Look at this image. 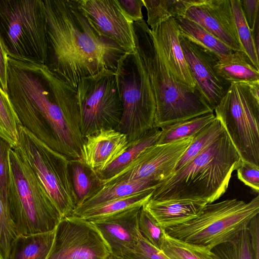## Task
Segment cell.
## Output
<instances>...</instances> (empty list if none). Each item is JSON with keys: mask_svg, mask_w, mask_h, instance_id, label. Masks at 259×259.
Instances as JSON below:
<instances>
[{"mask_svg": "<svg viewBox=\"0 0 259 259\" xmlns=\"http://www.w3.org/2000/svg\"><path fill=\"white\" fill-rule=\"evenodd\" d=\"M47 17L45 65L59 80L75 89L83 79L104 70L116 72L127 52L100 35L78 0H44Z\"/></svg>", "mask_w": 259, "mask_h": 259, "instance_id": "1", "label": "cell"}, {"mask_svg": "<svg viewBox=\"0 0 259 259\" xmlns=\"http://www.w3.org/2000/svg\"><path fill=\"white\" fill-rule=\"evenodd\" d=\"M6 93L21 125L53 150L79 158L84 138L67 121L45 65L8 57Z\"/></svg>", "mask_w": 259, "mask_h": 259, "instance_id": "2", "label": "cell"}, {"mask_svg": "<svg viewBox=\"0 0 259 259\" xmlns=\"http://www.w3.org/2000/svg\"><path fill=\"white\" fill-rule=\"evenodd\" d=\"M241 161L224 131L211 144L156 188L151 198L213 203L225 193L232 172Z\"/></svg>", "mask_w": 259, "mask_h": 259, "instance_id": "3", "label": "cell"}, {"mask_svg": "<svg viewBox=\"0 0 259 259\" xmlns=\"http://www.w3.org/2000/svg\"><path fill=\"white\" fill-rule=\"evenodd\" d=\"M136 50L147 71L154 95V127L162 128L213 110L198 88L177 81L156 51L151 29L143 19L134 22Z\"/></svg>", "mask_w": 259, "mask_h": 259, "instance_id": "4", "label": "cell"}, {"mask_svg": "<svg viewBox=\"0 0 259 259\" xmlns=\"http://www.w3.org/2000/svg\"><path fill=\"white\" fill-rule=\"evenodd\" d=\"M7 205L19 234L54 230L62 219L57 208L20 151H9Z\"/></svg>", "mask_w": 259, "mask_h": 259, "instance_id": "5", "label": "cell"}, {"mask_svg": "<svg viewBox=\"0 0 259 259\" xmlns=\"http://www.w3.org/2000/svg\"><path fill=\"white\" fill-rule=\"evenodd\" d=\"M259 214V196L248 202L236 199L205 204L194 219L165 230L168 235L211 251L233 240Z\"/></svg>", "mask_w": 259, "mask_h": 259, "instance_id": "6", "label": "cell"}, {"mask_svg": "<svg viewBox=\"0 0 259 259\" xmlns=\"http://www.w3.org/2000/svg\"><path fill=\"white\" fill-rule=\"evenodd\" d=\"M46 30L44 0H0V37L8 57L45 65Z\"/></svg>", "mask_w": 259, "mask_h": 259, "instance_id": "7", "label": "cell"}, {"mask_svg": "<svg viewBox=\"0 0 259 259\" xmlns=\"http://www.w3.org/2000/svg\"><path fill=\"white\" fill-rule=\"evenodd\" d=\"M259 81L232 82L213 111L241 160L259 167Z\"/></svg>", "mask_w": 259, "mask_h": 259, "instance_id": "8", "label": "cell"}, {"mask_svg": "<svg viewBox=\"0 0 259 259\" xmlns=\"http://www.w3.org/2000/svg\"><path fill=\"white\" fill-rule=\"evenodd\" d=\"M116 74L122 115L115 130L124 134L131 143L154 127L155 99L147 71L136 49L120 58Z\"/></svg>", "mask_w": 259, "mask_h": 259, "instance_id": "9", "label": "cell"}, {"mask_svg": "<svg viewBox=\"0 0 259 259\" xmlns=\"http://www.w3.org/2000/svg\"><path fill=\"white\" fill-rule=\"evenodd\" d=\"M15 146L48 194L62 218L70 216L76 206L69 170V158L55 151L25 127L18 126Z\"/></svg>", "mask_w": 259, "mask_h": 259, "instance_id": "10", "label": "cell"}, {"mask_svg": "<svg viewBox=\"0 0 259 259\" xmlns=\"http://www.w3.org/2000/svg\"><path fill=\"white\" fill-rule=\"evenodd\" d=\"M82 136L115 129L122 115L116 72L104 70L82 79L73 88Z\"/></svg>", "mask_w": 259, "mask_h": 259, "instance_id": "11", "label": "cell"}, {"mask_svg": "<svg viewBox=\"0 0 259 259\" xmlns=\"http://www.w3.org/2000/svg\"><path fill=\"white\" fill-rule=\"evenodd\" d=\"M111 253L94 224L78 217L62 218L56 228L48 259H108Z\"/></svg>", "mask_w": 259, "mask_h": 259, "instance_id": "12", "label": "cell"}, {"mask_svg": "<svg viewBox=\"0 0 259 259\" xmlns=\"http://www.w3.org/2000/svg\"><path fill=\"white\" fill-rule=\"evenodd\" d=\"M193 137L164 144H154L144 150L127 167L101 185L120 181L149 180L162 184L173 174Z\"/></svg>", "mask_w": 259, "mask_h": 259, "instance_id": "13", "label": "cell"}, {"mask_svg": "<svg viewBox=\"0 0 259 259\" xmlns=\"http://www.w3.org/2000/svg\"><path fill=\"white\" fill-rule=\"evenodd\" d=\"M79 5L98 33L117 44L127 53L136 51L132 21L117 0H78Z\"/></svg>", "mask_w": 259, "mask_h": 259, "instance_id": "14", "label": "cell"}, {"mask_svg": "<svg viewBox=\"0 0 259 259\" xmlns=\"http://www.w3.org/2000/svg\"><path fill=\"white\" fill-rule=\"evenodd\" d=\"M180 43L185 58L200 93L214 110L226 93L230 83L217 72L215 66L220 59L216 54L180 34Z\"/></svg>", "mask_w": 259, "mask_h": 259, "instance_id": "15", "label": "cell"}, {"mask_svg": "<svg viewBox=\"0 0 259 259\" xmlns=\"http://www.w3.org/2000/svg\"><path fill=\"white\" fill-rule=\"evenodd\" d=\"M185 17L203 27L233 51H243L238 36L230 0H199Z\"/></svg>", "mask_w": 259, "mask_h": 259, "instance_id": "16", "label": "cell"}, {"mask_svg": "<svg viewBox=\"0 0 259 259\" xmlns=\"http://www.w3.org/2000/svg\"><path fill=\"white\" fill-rule=\"evenodd\" d=\"M151 31L156 51L171 75L179 82L197 88L180 43V33L175 18L160 23Z\"/></svg>", "mask_w": 259, "mask_h": 259, "instance_id": "17", "label": "cell"}, {"mask_svg": "<svg viewBox=\"0 0 259 259\" xmlns=\"http://www.w3.org/2000/svg\"><path fill=\"white\" fill-rule=\"evenodd\" d=\"M142 207H133L91 222L100 232L111 255L120 257L137 244L141 236L138 221Z\"/></svg>", "mask_w": 259, "mask_h": 259, "instance_id": "18", "label": "cell"}, {"mask_svg": "<svg viewBox=\"0 0 259 259\" xmlns=\"http://www.w3.org/2000/svg\"><path fill=\"white\" fill-rule=\"evenodd\" d=\"M128 146L124 134L115 129H102L84 138L78 159L98 172L116 160Z\"/></svg>", "mask_w": 259, "mask_h": 259, "instance_id": "19", "label": "cell"}, {"mask_svg": "<svg viewBox=\"0 0 259 259\" xmlns=\"http://www.w3.org/2000/svg\"><path fill=\"white\" fill-rule=\"evenodd\" d=\"M206 203L190 200H156L151 198L143 205L164 230L195 218Z\"/></svg>", "mask_w": 259, "mask_h": 259, "instance_id": "20", "label": "cell"}, {"mask_svg": "<svg viewBox=\"0 0 259 259\" xmlns=\"http://www.w3.org/2000/svg\"><path fill=\"white\" fill-rule=\"evenodd\" d=\"M160 184L149 180L120 181L101 185L98 190L80 205L75 208L70 216L97 205L144 190L155 189Z\"/></svg>", "mask_w": 259, "mask_h": 259, "instance_id": "21", "label": "cell"}, {"mask_svg": "<svg viewBox=\"0 0 259 259\" xmlns=\"http://www.w3.org/2000/svg\"><path fill=\"white\" fill-rule=\"evenodd\" d=\"M55 233L56 228L43 233L19 234L12 242L8 259H48Z\"/></svg>", "mask_w": 259, "mask_h": 259, "instance_id": "22", "label": "cell"}, {"mask_svg": "<svg viewBox=\"0 0 259 259\" xmlns=\"http://www.w3.org/2000/svg\"><path fill=\"white\" fill-rule=\"evenodd\" d=\"M214 68L218 74L230 83L259 81V69L243 51H233L220 58Z\"/></svg>", "mask_w": 259, "mask_h": 259, "instance_id": "23", "label": "cell"}, {"mask_svg": "<svg viewBox=\"0 0 259 259\" xmlns=\"http://www.w3.org/2000/svg\"><path fill=\"white\" fill-rule=\"evenodd\" d=\"M155 189H149L112 200L85 209L72 217L94 222L128 209L143 206Z\"/></svg>", "mask_w": 259, "mask_h": 259, "instance_id": "24", "label": "cell"}, {"mask_svg": "<svg viewBox=\"0 0 259 259\" xmlns=\"http://www.w3.org/2000/svg\"><path fill=\"white\" fill-rule=\"evenodd\" d=\"M161 134V128L153 127L138 140L129 143L126 150L103 170L96 172L100 182L111 178L131 164L147 147L156 144Z\"/></svg>", "mask_w": 259, "mask_h": 259, "instance_id": "25", "label": "cell"}, {"mask_svg": "<svg viewBox=\"0 0 259 259\" xmlns=\"http://www.w3.org/2000/svg\"><path fill=\"white\" fill-rule=\"evenodd\" d=\"M181 35L191 42L209 50L220 58L233 51L198 23L185 17L175 18Z\"/></svg>", "mask_w": 259, "mask_h": 259, "instance_id": "26", "label": "cell"}, {"mask_svg": "<svg viewBox=\"0 0 259 259\" xmlns=\"http://www.w3.org/2000/svg\"><path fill=\"white\" fill-rule=\"evenodd\" d=\"M150 29L170 18L185 17L188 9L199 0H143Z\"/></svg>", "mask_w": 259, "mask_h": 259, "instance_id": "27", "label": "cell"}, {"mask_svg": "<svg viewBox=\"0 0 259 259\" xmlns=\"http://www.w3.org/2000/svg\"><path fill=\"white\" fill-rule=\"evenodd\" d=\"M69 170L77 207L92 195L101 185L97 174L78 159H69Z\"/></svg>", "mask_w": 259, "mask_h": 259, "instance_id": "28", "label": "cell"}, {"mask_svg": "<svg viewBox=\"0 0 259 259\" xmlns=\"http://www.w3.org/2000/svg\"><path fill=\"white\" fill-rule=\"evenodd\" d=\"M215 118L213 112L208 113L163 127L157 144H167L193 137Z\"/></svg>", "mask_w": 259, "mask_h": 259, "instance_id": "29", "label": "cell"}, {"mask_svg": "<svg viewBox=\"0 0 259 259\" xmlns=\"http://www.w3.org/2000/svg\"><path fill=\"white\" fill-rule=\"evenodd\" d=\"M224 131L219 120L215 118L193 136L188 147L177 163L174 171L180 168L211 144Z\"/></svg>", "mask_w": 259, "mask_h": 259, "instance_id": "30", "label": "cell"}, {"mask_svg": "<svg viewBox=\"0 0 259 259\" xmlns=\"http://www.w3.org/2000/svg\"><path fill=\"white\" fill-rule=\"evenodd\" d=\"M161 250L169 259H218L211 251L164 234Z\"/></svg>", "mask_w": 259, "mask_h": 259, "instance_id": "31", "label": "cell"}, {"mask_svg": "<svg viewBox=\"0 0 259 259\" xmlns=\"http://www.w3.org/2000/svg\"><path fill=\"white\" fill-rule=\"evenodd\" d=\"M230 2L241 47L254 66L259 69L258 54L255 49L252 32L245 19L240 0H230Z\"/></svg>", "mask_w": 259, "mask_h": 259, "instance_id": "32", "label": "cell"}, {"mask_svg": "<svg viewBox=\"0 0 259 259\" xmlns=\"http://www.w3.org/2000/svg\"><path fill=\"white\" fill-rule=\"evenodd\" d=\"M20 125L7 93L0 88V137L8 141L12 147L18 143V128Z\"/></svg>", "mask_w": 259, "mask_h": 259, "instance_id": "33", "label": "cell"}, {"mask_svg": "<svg viewBox=\"0 0 259 259\" xmlns=\"http://www.w3.org/2000/svg\"><path fill=\"white\" fill-rule=\"evenodd\" d=\"M211 251L218 259H253L247 228L232 241L221 244Z\"/></svg>", "mask_w": 259, "mask_h": 259, "instance_id": "34", "label": "cell"}, {"mask_svg": "<svg viewBox=\"0 0 259 259\" xmlns=\"http://www.w3.org/2000/svg\"><path fill=\"white\" fill-rule=\"evenodd\" d=\"M18 235L7 202L0 194V259H8L12 242Z\"/></svg>", "mask_w": 259, "mask_h": 259, "instance_id": "35", "label": "cell"}, {"mask_svg": "<svg viewBox=\"0 0 259 259\" xmlns=\"http://www.w3.org/2000/svg\"><path fill=\"white\" fill-rule=\"evenodd\" d=\"M138 226L141 235L153 246L161 250L165 231L143 206L140 211Z\"/></svg>", "mask_w": 259, "mask_h": 259, "instance_id": "36", "label": "cell"}, {"mask_svg": "<svg viewBox=\"0 0 259 259\" xmlns=\"http://www.w3.org/2000/svg\"><path fill=\"white\" fill-rule=\"evenodd\" d=\"M118 258L120 259H169L161 250L151 244L142 235L133 250Z\"/></svg>", "mask_w": 259, "mask_h": 259, "instance_id": "37", "label": "cell"}, {"mask_svg": "<svg viewBox=\"0 0 259 259\" xmlns=\"http://www.w3.org/2000/svg\"><path fill=\"white\" fill-rule=\"evenodd\" d=\"M12 146L0 137V194L7 202L9 183V151Z\"/></svg>", "mask_w": 259, "mask_h": 259, "instance_id": "38", "label": "cell"}, {"mask_svg": "<svg viewBox=\"0 0 259 259\" xmlns=\"http://www.w3.org/2000/svg\"><path fill=\"white\" fill-rule=\"evenodd\" d=\"M238 179L254 192L259 191V167L241 161L236 169Z\"/></svg>", "mask_w": 259, "mask_h": 259, "instance_id": "39", "label": "cell"}, {"mask_svg": "<svg viewBox=\"0 0 259 259\" xmlns=\"http://www.w3.org/2000/svg\"><path fill=\"white\" fill-rule=\"evenodd\" d=\"M124 14L134 22L143 19L142 12L143 0H117Z\"/></svg>", "mask_w": 259, "mask_h": 259, "instance_id": "40", "label": "cell"}, {"mask_svg": "<svg viewBox=\"0 0 259 259\" xmlns=\"http://www.w3.org/2000/svg\"><path fill=\"white\" fill-rule=\"evenodd\" d=\"M240 3L246 21L252 32L259 19V1L240 0Z\"/></svg>", "mask_w": 259, "mask_h": 259, "instance_id": "41", "label": "cell"}, {"mask_svg": "<svg viewBox=\"0 0 259 259\" xmlns=\"http://www.w3.org/2000/svg\"><path fill=\"white\" fill-rule=\"evenodd\" d=\"M247 229L253 259H259V214L251 220Z\"/></svg>", "mask_w": 259, "mask_h": 259, "instance_id": "42", "label": "cell"}, {"mask_svg": "<svg viewBox=\"0 0 259 259\" xmlns=\"http://www.w3.org/2000/svg\"><path fill=\"white\" fill-rule=\"evenodd\" d=\"M8 57L0 37V88L6 93L7 74H8Z\"/></svg>", "mask_w": 259, "mask_h": 259, "instance_id": "43", "label": "cell"}, {"mask_svg": "<svg viewBox=\"0 0 259 259\" xmlns=\"http://www.w3.org/2000/svg\"><path fill=\"white\" fill-rule=\"evenodd\" d=\"M252 37L256 51L258 54V40H259V19L257 20L253 31Z\"/></svg>", "mask_w": 259, "mask_h": 259, "instance_id": "44", "label": "cell"}, {"mask_svg": "<svg viewBox=\"0 0 259 259\" xmlns=\"http://www.w3.org/2000/svg\"><path fill=\"white\" fill-rule=\"evenodd\" d=\"M108 259H120V258L118 257H117L113 255L110 254V255L109 256V257H108Z\"/></svg>", "mask_w": 259, "mask_h": 259, "instance_id": "45", "label": "cell"}]
</instances>
